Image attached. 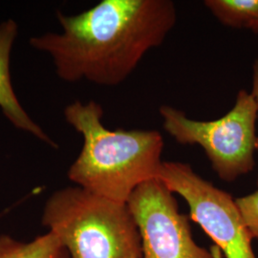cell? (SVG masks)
Here are the masks:
<instances>
[{
    "label": "cell",
    "mask_w": 258,
    "mask_h": 258,
    "mask_svg": "<svg viewBox=\"0 0 258 258\" xmlns=\"http://www.w3.org/2000/svg\"><path fill=\"white\" fill-rule=\"evenodd\" d=\"M251 95L254 98V101L257 107V120H258V59H256L252 65V89ZM256 149L258 150V136L256 140ZM258 185V178H257Z\"/></svg>",
    "instance_id": "cell-11"
},
{
    "label": "cell",
    "mask_w": 258,
    "mask_h": 258,
    "mask_svg": "<svg viewBox=\"0 0 258 258\" xmlns=\"http://www.w3.org/2000/svg\"><path fill=\"white\" fill-rule=\"evenodd\" d=\"M61 33L33 37L67 83H123L148 52L162 45L177 22L171 0H102L76 16L56 13Z\"/></svg>",
    "instance_id": "cell-1"
},
{
    "label": "cell",
    "mask_w": 258,
    "mask_h": 258,
    "mask_svg": "<svg viewBox=\"0 0 258 258\" xmlns=\"http://www.w3.org/2000/svg\"><path fill=\"white\" fill-rule=\"evenodd\" d=\"M42 224L70 258H143L142 239L126 204L69 186L47 200Z\"/></svg>",
    "instance_id": "cell-3"
},
{
    "label": "cell",
    "mask_w": 258,
    "mask_h": 258,
    "mask_svg": "<svg viewBox=\"0 0 258 258\" xmlns=\"http://www.w3.org/2000/svg\"><path fill=\"white\" fill-rule=\"evenodd\" d=\"M0 258H70L62 244L52 232L29 242L0 236Z\"/></svg>",
    "instance_id": "cell-8"
},
{
    "label": "cell",
    "mask_w": 258,
    "mask_h": 258,
    "mask_svg": "<svg viewBox=\"0 0 258 258\" xmlns=\"http://www.w3.org/2000/svg\"><path fill=\"white\" fill-rule=\"evenodd\" d=\"M159 113L164 129L177 143L203 148L223 181L233 182L254 167L257 107L251 93L240 90L233 107L217 120H194L169 105H162Z\"/></svg>",
    "instance_id": "cell-4"
},
{
    "label": "cell",
    "mask_w": 258,
    "mask_h": 258,
    "mask_svg": "<svg viewBox=\"0 0 258 258\" xmlns=\"http://www.w3.org/2000/svg\"><path fill=\"white\" fill-rule=\"evenodd\" d=\"M18 30V24L14 19H7L0 23V109L16 128L30 133L55 148V142L48 137L22 107L12 84L10 56Z\"/></svg>",
    "instance_id": "cell-7"
},
{
    "label": "cell",
    "mask_w": 258,
    "mask_h": 258,
    "mask_svg": "<svg viewBox=\"0 0 258 258\" xmlns=\"http://www.w3.org/2000/svg\"><path fill=\"white\" fill-rule=\"evenodd\" d=\"M157 178L187 203L190 218L225 257L256 258L252 237L231 194L198 175L188 164L180 162H164Z\"/></svg>",
    "instance_id": "cell-5"
},
{
    "label": "cell",
    "mask_w": 258,
    "mask_h": 258,
    "mask_svg": "<svg viewBox=\"0 0 258 258\" xmlns=\"http://www.w3.org/2000/svg\"><path fill=\"white\" fill-rule=\"evenodd\" d=\"M173 194L154 178L129 196L126 206L141 235L143 258H214L195 243L188 218L179 212Z\"/></svg>",
    "instance_id": "cell-6"
},
{
    "label": "cell",
    "mask_w": 258,
    "mask_h": 258,
    "mask_svg": "<svg viewBox=\"0 0 258 258\" xmlns=\"http://www.w3.org/2000/svg\"><path fill=\"white\" fill-rule=\"evenodd\" d=\"M204 5L225 26L251 31L258 24V0H206Z\"/></svg>",
    "instance_id": "cell-9"
},
{
    "label": "cell",
    "mask_w": 258,
    "mask_h": 258,
    "mask_svg": "<svg viewBox=\"0 0 258 258\" xmlns=\"http://www.w3.org/2000/svg\"><path fill=\"white\" fill-rule=\"evenodd\" d=\"M235 203L252 239L258 240V189L253 194L236 198Z\"/></svg>",
    "instance_id": "cell-10"
},
{
    "label": "cell",
    "mask_w": 258,
    "mask_h": 258,
    "mask_svg": "<svg viewBox=\"0 0 258 258\" xmlns=\"http://www.w3.org/2000/svg\"><path fill=\"white\" fill-rule=\"evenodd\" d=\"M251 32H252V33H254V34H256V35H258V24L251 29Z\"/></svg>",
    "instance_id": "cell-12"
},
{
    "label": "cell",
    "mask_w": 258,
    "mask_h": 258,
    "mask_svg": "<svg viewBox=\"0 0 258 258\" xmlns=\"http://www.w3.org/2000/svg\"><path fill=\"white\" fill-rule=\"evenodd\" d=\"M66 121L83 136V148L68 170L76 185L126 204L140 184L158 177L164 138L156 130H110L102 123V106L76 101L64 109Z\"/></svg>",
    "instance_id": "cell-2"
}]
</instances>
